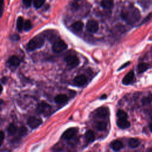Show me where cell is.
Segmentation results:
<instances>
[{
  "instance_id": "3",
  "label": "cell",
  "mask_w": 152,
  "mask_h": 152,
  "mask_svg": "<svg viewBox=\"0 0 152 152\" xmlns=\"http://www.w3.org/2000/svg\"><path fill=\"white\" fill-rule=\"evenodd\" d=\"M36 111L37 113L48 115L51 113V107L48 103L45 102H42L37 105Z\"/></svg>"
},
{
  "instance_id": "11",
  "label": "cell",
  "mask_w": 152,
  "mask_h": 152,
  "mask_svg": "<svg viewBox=\"0 0 152 152\" xmlns=\"http://www.w3.org/2000/svg\"><path fill=\"white\" fill-rule=\"evenodd\" d=\"M108 109L105 107L99 108L95 111V115L97 118H105L108 115Z\"/></svg>"
},
{
  "instance_id": "7",
  "label": "cell",
  "mask_w": 152,
  "mask_h": 152,
  "mask_svg": "<svg viewBox=\"0 0 152 152\" xmlns=\"http://www.w3.org/2000/svg\"><path fill=\"white\" fill-rule=\"evenodd\" d=\"M42 123V120L35 117H30L27 119L28 125L32 129H35L40 126Z\"/></svg>"
},
{
  "instance_id": "8",
  "label": "cell",
  "mask_w": 152,
  "mask_h": 152,
  "mask_svg": "<svg viewBox=\"0 0 152 152\" xmlns=\"http://www.w3.org/2000/svg\"><path fill=\"white\" fill-rule=\"evenodd\" d=\"M78 132V129L77 128H68L63 133L62 138L65 140H70L73 137H74Z\"/></svg>"
},
{
  "instance_id": "10",
  "label": "cell",
  "mask_w": 152,
  "mask_h": 152,
  "mask_svg": "<svg viewBox=\"0 0 152 152\" xmlns=\"http://www.w3.org/2000/svg\"><path fill=\"white\" fill-rule=\"evenodd\" d=\"M87 80L86 77L83 74H81V75L76 76L74 80V82L75 83V85L79 86H81L85 85L87 83Z\"/></svg>"
},
{
  "instance_id": "15",
  "label": "cell",
  "mask_w": 152,
  "mask_h": 152,
  "mask_svg": "<svg viewBox=\"0 0 152 152\" xmlns=\"http://www.w3.org/2000/svg\"><path fill=\"white\" fill-rule=\"evenodd\" d=\"M117 125L120 128L125 129L130 127V123L126 119H118L117 121Z\"/></svg>"
},
{
  "instance_id": "34",
  "label": "cell",
  "mask_w": 152,
  "mask_h": 152,
  "mask_svg": "<svg viewBox=\"0 0 152 152\" xmlns=\"http://www.w3.org/2000/svg\"><path fill=\"white\" fill-rule=\"evenodd\" d=\"M11 38L14 41H16V40H19L20 39V36L18 35H14Z\"/></svg>"
},
{
  "instance_id": "12",
  "label": "cell",
  "mask_w": 152,
  "mask_h": 152,
  "mask_svg": "<svg viewBox=\"0 0 152 152\" xmlns=\"http://www.w3.org/2000/svg\"><path fill=\"white\" fill-rule=\"evenodd\" d=\"M7 63H8L9 65H10L11 67H17L20 64V59L17 56L13 55L9 59Z\"/></svg>"
},
{
  "instance_id": "25",
  "label": "cell",
  "mask_w": 152,
  "mask_h": 152,
  "mask_svg": "<svg viewBox=\"0 0 152 152\" xmlns=\"http://www.w3.org/2000/svg\"><path fill=\"white\" fill-rule=\"evenodd\" d=\"M117 115L119 119H127L128 117L127 113L123 110H118Z\"/></svg>"
},
{
  "instance_id": "21",
  "label": "cell",
  "mask_w": 152,
  "mask_h": 152,
  "mask_svg": "<svg viewBox=\"0 0 152 152\" xmlns=\"http://www.w3.org/2000/svg\"><path fill=\"white\" fill-rule=\"evenodd\" d=\"M149 67H150L149 64L147 63H140L138 66V71L139 73H144V71L147 70Z\"/></svg>"
},
{
  "instance_id": "5",
  "label": "cell",
  "mask_w": 152,
  "mask_h": 152,
  "mask_svg": "<svg viewBox=\"0 0 152 152\" xmlns=\"http://www.w3.org/2000/svg\"><path fill=\"white\" fill-rule=\"evenodd\" d=\"M67 43L63 40L58 39L53 44L52 50L55 53L61 52L67 48Z\"/></svg>"
},
{
  "instance_id": "29",
  "label": "cell",
  "mask_w": 152,
  "mask_h": 152,
  "mask_svg": "<svg viewBox=\"0 0 152 152\" xmlns=\"http://www.w3.org/2000/svg\"><path fill=\"white\" fill-rule=\"evenodd\" d=\"M4 7V2L3 1H0V18H1L3 14Z\"/></svg>"
},
{
  "instance_id": "36",
  "label": "cell",
  "mask_w": 152,
  "mask_h": 152,
  "mask_svg": "<svg viewBox=\"0 0 152 152\" xmlns=\"http://www.w3.org/2000/svg\"><path fill=\"white\" fill-rule=\"evenodd\" d=\"M128 64H130V63H129V62H128V63H127V64H124V65L123 66H122V67H121L120 68V69H123V68L125 67V66H127V65H128Z\"/></svg>"
},
{
  "instance_id": "22",
  "label": "cell",
  "mask_w": 152,
  "mask_h": 152,
  "mask_svg": "<svg viewBox=\"0 0 152 152\" xmlns=\"http://www.w3.org/2000/svg\"><path fill=\"white\" fill-rule=\"evenodd\" d=\"M83 26H84V25H83V23L81 21H77L74 22V23L72 25V27L75 30H76V31H81L83 27Z\"/></svg>"
},
{
  "instance_id": "39",
  "label": "cell",
  "mask_w": 152,
  "mask_h": 152,
  "mask_svg": "<svg viewBox=\"0 0 152 152\" xmlns=\"http://www.w3.org/2000/svg\"><path fill=\"white\" fill-rule=\"evenodd\" d=\"M106 97V96H105H105H102V97H101V99H104V98H105V97Z\"/></svg>"
},
{
  "instance_id": "26",
  "label": "cell",
  "mask_w": 152,
  "mask_h": 152,
  "mask_svg": "<svg viewBox=\"0 0 152 152\" xmlns=\"http://www.w3.org/2000/svg\"><path fill=\"white\" fill-rule=\"evenodd\" d=\"M32 23L31 21L29 20H27L25 21L24 24H23V29L25 30V31H29L30 29H32Z\"/></svg>"
},
{
  "instance_id": "4",
  "label": "cell",
  "mask_w": 152,
  "mask_h": 152,
  "mask_svg": "<svg viewBox=\"0 0 152 152\" xmlns=\"http://www.w3.org/2000/svg\"><path fill=\"white\" fill-rule=\"evenodd\" d=\"M42 35L44 37H47V39L51 42L54 43L58 39V33L54 30H47L43 32Z\"/></svg>"
},
{
  "instance_id": "35",
  "label": "cell",
  "mask_w": 152,
  "mask_h": 152,
  "mask_svg": "<svg viewBox=\"0 0 152 152\" xmlns=\"http://www.w3.org/2000/svg\"><path fill=\"white\" fill-rule=\"evenodd\" d=\"M4 106V102L3 100L0 99V111H1Z\"/></svg>"
},
{
  "instance_id": "1",
  "label": "cell",
  "mask_w": 152,
  "mask_h": 152,
  "mask_svg": "<svg viewBox=\"0 0 152 152\" xmlns=\"http://www.w3.org/2000/svg\"><path fill=\"white\" fill-rule=\"evenodd\" d=\"M121 17L128 24L133 25L140 19L141 16L138 9L130 5L123 10L121 13Z\"/></svg>"
},
{
  "instance_id": "33",
  "label": "cell",
  "mask_w": 152,
  "mask_h": 152,
  "mask_svg": "<svg viewBox=\"0 0 152 152\" xmlns=\"http://www.w3.org/2000/svg\"><path fill=\"white\" fill-rule=\"evenodd\" d=\"M151 17H152V14L150 13V14H149L148 15V16H147L145 19H144V20H143V22H142V23H146V22H147L148 21H149V20L151 19Z\"/></svg>"
},
{
  "instance_id": "2",
  "label": "cell",
  "mask_w": 152,
  "mask_h": 152,
  "mask_svg": "<svg viewBox=\"0 0 152 152\" xmlns=\"http://www.w3.org/2000/svg\"><path fill=\"white\" fill-rule=\"evenodd\" d=\"M45 37L41 34L33 37L27 44V49L29 51H33L41 48L44 45Z\"/></svg>"
},
{
  "instance_id": "17",
  "label": "cell",
  "mask_w": 152,
  "mask_h": 152,
  "mask_svg": "<svg viewBox=\"0 0 152 152\" xmlns=\"http://www.w3.org/2000/svg\"><path fill=\"white\" fill-rule=\"evenodd\" d=\"M123 147H124L123 143L120 141H118V140H116L112 143V149L117 151L120 150L121 149H122L123 148Z\"/></svg>"
},
{
  "instance_id": "14",
  "label": "cell",
  "mask_w": 152,
  "mask_h": 152,
  "mask_svg": "<svg viewBox=\"0 0 152 152\" xmlns=\"http://www.w3.org/2000/svg\"><path fill=\"white\" fill-rule=\"evenodd\" d=\"M68 97L66 95L64 94H59L55 96L54 101L55 103L58 104H63L68 101Z\"/></svg>"
},
{
  "instance_id": "18",
  "label": "cell",
  "mask_w": 152,
  "mask_h": 152,
  "mask_svg": "<svg viewBox=\"0 0 152 152\" xmlns=\"http://www.w3.org/2000/svg\"><path fill=\"white\" fill-rule=\"evenodd\" d=\"M106 123L105 121H98L95 124V127L97 130L99 131H103L106 128Z\"/></svg>"
},
{
  "instance_id": "23",
  "label": "cell",
  "mask_w": 152,
  "mask_h": 152,
  "mask_svg": "<svg viewBox=\"0 0 152 152\" xmlns=\"http://www.w3.org/2000/svg\"><path fill=\"white\" fill-rule=\"evenodd\" d=\"M102 7L105 9H111L113 5V1H109V0H105L103 1L101 3Z\"/></svg>"
},
{
  "instance_id": "37",
  "label": "cell",
  "mask_w": 152,
  "mask_h": 152,
  "mask_svg": "<svg viewBox=\"0 0 152 152\" xmlns=\"http://www.w3.org/2000/svg\"><path fill=\"white\" fill-rule=\"evenodd\" d=\"M2 91H3V86H1V84H0V94L1 93Z\"/></svg>"
},
{
  "instance_id": "38",
  "label": "cell",
  "mask_w": 152,
  "mask_h": 152,
  "mask_svg": "<svg viewBox=\"0 0 152 152\" xmlns=\"http://www.w3.org/2000/svg\"><path fill=\"white\" fill-rule=\"evenodd\" d=\"M149 128H150V130L152 132V123H151L149 125Z\"/></svg>"
},
{
  "instance_id": "20",
  "label": "cell",
  "mask_w": 152,
  "mask_h": 152,
  "mask_svg": "<svg viewBox=\"0 0 152 152\" xmlns=\"http://www.w3.org/2000/svg\"><path fill=\"white\" fill-rule=\"evenodd\" d=\"M17 131V127L13 124H11L8 128H7V133L10 135H13L16 134Z\"/></svg>"
},
{
  "instance_id": "19",
  "label": "cell",
  "mask_w": 152,
  "mask_h": 152,
  "mask_svg": "<svg viewBox=\"0 0 152 152\" xmlns=\"http://www.w3.org/2000/svg\"><path fill=\"white\" fill-rule=\"evenodd\" d=\"M140 141L138 139L135 138H132L130 140H129L128 144L130 147L132 148H135L137 147H138L140 145Z\"/></svg>"
},
{
  "instance_id": "6",
  "label": "cell",
  "mask_w": 152,
  "mask_h": 152,
  "mask_svg": "<svg viewBox=\"0 0 152 152\" xmlns=\"http://www.w3.org/2000/svg\"><path fill=\"white\" fill-rule=\"evenodd\" d=\"M65 61L68 66L72 68L76 67L80 63L78 58L73 55L67 56L65 58Z\"/></svg>"
},
{
  "instance_id": "9",
  "label": "cell",
  "mask_w": 152,
  "mask_h": 152,
  "mask_svg": "<svg viewBox=\"0 0 152 152\" xmlns=\"http://www.w3.org/2000/svg\"><path fill=\"white\" fill-rule=\"evenodd\" d=\"M86 29L90 33H96L99 29L98 23L94 20H90L87 22Z\"/></svg>"
},
{
  "instance_id": "28",
  "label": "cell",
  "mask_w": 152,
  "mask_h": 152,
  "mask_svg": "<svg viewBox=\"0 0 152 152\" xmlns=\"http://www.w3.org/2000/svg\"><path fill=\"white\" fill-rule=\"evenodd\" d=\"M27 133V128L25 127H21L19 129V134L21 136L25 135Z\"/></svg>"
},
{
  "instance_id": "24",
  "label": "cell",
  "mask_w": 152,
  "mask_h": 152,
  "mask_svg": "<svg viewBox=\"0 0 152 152\" xmlns=\"http://www.w3.org/2000/svg\"><path fill=\"white\" fill-rule=\"evenodd\" d=\"M23 24H24V21L23 17H18L17 21V28L19 32H21L22 30L23 29Z\"/></svg>"
},
{
  "instance_id": "40",
  "label": "cell",
  "mask_w": 152,
  "mask_h": 152,
  "mask_svg": "<svg viewBox=\"0 0 152 152\" xmlns=\"http://www.w3.org/2000/svg\"><path fill=\"white\" fill-rule=\"evenodd\" d=\"M151 119H152V117H151Z\"/></svg>"
},
{
  "instance_id": "13",
  "label": "cell",
  "mask_w": 152,
  "mask_h": 152,
  "mask_svg": "<svg viewBox=\"0 0 152 152\" xmlns=\"http://www.w3.org/2000/svg\"><path fill=\"white\" fill-rule=\"evenodd\" d=\"M134 77V73L133 71H130L124 77L123 80V83L125 85H128L132 82Z\"/></svg>"
},
{
  "instance_id": "30",
  "label": "cell",
  "mask_w": 152,
  "mask_h": 152,
  "mask_svg": "<svg viewBox=\"0 0 152 152\" xmlns=\"http://www.w3.org/2000/svg\"><path fill=\"white\" fill-rule=\"evenodd\" d=\"M4 139V134L3 131H0V147L2 145Z\"/></svg>"
},
{
  "instance_id": "32",
  "label": "cell",
  "mask_w": 152,
  "mask_h": 152,
  "mask_svg": "<svg viewBox=\"0 0 152 152\" xmlns=\"http://www.w3.org/2000/svg\"><path fill=\"white\" fill-rule=\"evenodd\" d=\"M24 4V5L28 8V7H30L31 6V4H32V1H28V0H25V1H23Z\"/></svg>"
},
{
  "instance_id": "31",
  "label": "cell",
  "mask_w": 152,
  "mask_h": 152,
  "mask_svg": "<svg viewBox=\"0 0 152 152\" xmlns=\"http://www.w3.org/2000/svg\"><path fill=\"white\" fill-rule=\"evenodd\" d=\"M150 99L149 97H144L143 99L142 100V103L143 105H147L150 103Z\"/></svg>"
},
{
  "instance_id": "27",
  "label": "cell",
  "mask_w": 152,
  "mask_h": 152,
  "mask_svg": "<svg viewBox=\"0 0 152 152\" xmlns=\"http://www.w3.org/2000/svg\"><path fill=\"white\" fill-rule=\"evenodd\" d=\"M45 3V1L43 0H35L33 1V5L36 9H40L43 5Z\"/></svg>"
},
{
  "instance_id": "16",
  "label": "cell",
  "mask_w": 152,
  "mask_h": 152,
  "mask_svg": "<svg viewBox=\"0 0 152 152\" xmlns=\"http://www.w3.org/2000/svg\"><path fill=\"white\" fill-rule=\"evenodd\" d=\"M85 139L87 143H92L95 139V135L93 131L89 130L85 134Z\"/></svg>"
}]
</instances>
